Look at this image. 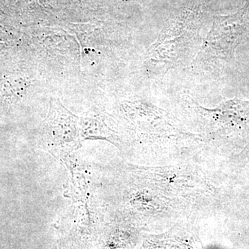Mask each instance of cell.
I'll return each mask as SVG.
<instances>
[{
	"label": "cell",
	"instance_id": "1",
	"mask_svg": "<svg viewBox=\"0 0 249 249\" xmlns=\"http://www.w3.org/2000/svg\"><path fill=\"white\" fill-rule=\"evenodd\" d=\"M198 11L186 10L166 26L144 56L149 77L160 78L194 60L202 41Z\"/></svg>",
	"mask_w": 249,
	"mask_h": 249
},
{
	"label": "cell",
	"instance_id": "2",
	"mask_svg": "<svg viewBox=\"0 0 249 249\" xmlns=\"http://www.w3.org/2000/svg\"><path fill=\"white\" fill-rule=\"evenodd\" d=\"M249 36L247 8L232 16L214 19L193 62L195 71L211 76L235 58L237 47Z\"/></svg>",
	"mask_w": 249,
	"mask_h": 249
},
{
	"label": "cell",
	"instance_id": "3",
	"mask_svg": "<svg viewBox=\"0 0 249 249\" xmlns=\"http://www.w3.org/2000/svg\"><path fill=\"white\" fill-rule=\"evenodd\" d=\"M79 116L71 112L58 98H51L48 114L37 131L38 148L66 164L70 156L82 146Z\"/></svg>",
	"mask_w": 249,
	"mask_h": 249
},
{
	"label": "cell",
	"instance_id": "4",
	"mask_svg": "<svg viewBox=\"0 0 249 249\" xmlns=\"http://www.w3.org/2000/svg\"><path fill=\"white\" fill-rule=\"evenodd\" d=\"M196 111L210 134H227L249 126V101L229 100L214 109L196 106Z\"/></svg>",
	"mask_w": 249,
	"mask_h": 249
},
{
	"label": "cell",
	"instance_id": "5",
	"mask_svg": "<svg viewBox=\"0 0 249 249\" xmlns=\"http://www.w3.org/2000/svg\"><path fill=\"white\" fill-rule=\"evenodd\" d=\"M80 137L86 139H103L114 144L121 145L119 132L114 121L106 113H94L85 116H79L78 120Z\"/></svg>",
	"mask_w": 249,
	"mask_h": 249
},
{
	"label": "cell",
	"instance_id": "6",
	"mask_svg": "<svg viewBox=\"0 0 249 249\" xmlns=\"http://www.w3.org/2000/svg\"><path fill=\"white\" fill-rule=\"evenodd\" d=\"M237 162L238 165L241 167H244L246 164L249 162V145L246 147L245 150L241 152L238 159H237Z\"/></svg>",
	"mask_w": 249,
	"mask_h": 249
}]
</instances>
